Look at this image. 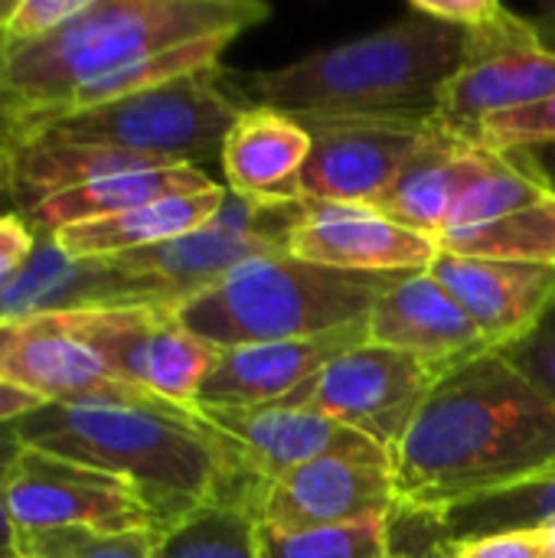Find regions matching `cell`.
Masks as SVG:
<instances>
[{
	"label": "cell",
	"mask_w": 555,
	"mask_h": 558,
	"mask_svg": "<svg viewBox=\"0 0 555 558\" xmlns=\"http://www.w3.org/2000/svg\"><path fill=\"white\" fill-rule=\"evenodd\" d=\"M555 461V402L500 353L448 369L389 454L396 507L445 517L514 490Z\"/></svg>",
	"instance_id": "1"
},
{
	"label": "cell",
	"mask_w": 555,
	"mask_h": 558,
	"mask_svg": "<svg viewBox=\"0 0 555 558\" xmlns=\"http://www.w3.org/2000/svg\"><path fill=\"white\" fill-rule=\"evenodd\" d=\"M468 29L409 3L376 33L314 49L278 69L226 72L245 105L311 114L435 118L445 82L461 69Z\"/></svg>",
	"instance_id": "2"
},
{
	"label": "cell",
	"mask_w": 555,
	"mask_h": 558,
	"mask_svg": "<svg viewBox=\"0 0 555 558\" xmlns=\"http://www.w3.org/2000/svg\"><path fill=\"white\" fill-rule=\"evenodd\" d=\"M268 13L258 0H88L52 36L10 49L3 92L33 137L65 111L82 85L190 39L239 36L268 20Z\"/></svg>",
	"instance_id": "3"
},
{
	"label": "cell",
	"mask_w": 555,
	"mask_h": 558,
	"mask_svg": "<svg viewBox=\"0 0 555 558\" xmlns=\"http://www.w3.org/2000/svg\"><path fill=\"white\" fill-rule=\"evenodd\" d=\"M26 448L128 481L160 530L216 500L222 458L196 409L180 405H43L20 418Z\"/></svg>",
	"instance_id": "4"
},
{
	"label": "cell",
	"mask_w": 555,
	"mask_h": 558,
	"mask_svg": "<svg viewBox=\"0 0 555 558\" xmlns=\"http://www.w3.org/2000/svg\"><path fill=\"white\" fill-rule=\"evenodd\" d=\"M399 275H360L265 255L239 265L203 294L173 307L177 320L216 350L327 337L366 324Z\"/></svg>",
	"instance_id": "5"
},
{
	"label": "cell",
	"mask_w": 555,
	"mask_h": 558,
	"mask_svg": "<svg viewBox=\"0 0 555 558\" xmlns=\"http://www.w3.org/2000/svg\"><path fill=\"white\" fill-rule=\"evenodd\" d=\"M249 105L236 95L226 69H206L108 105L69 111L43 124L33 137L65 144H98L141 154L160 163L196 167L222 154L236 118Z\"/></svg>",
	"instance_id": "6"
},
{
	"label": "cell",
	"mask_w": 555,
	"mask_h": 558,
	"mask_svg": "<svg viewBox=\"0 0 555 558\" xmlns=\"http://www.w3.org/2000/svg\"><path fill=\"white\" fill-rule=\"evenodd\" d=\"M222 458V484L216 500L245 504V497L304 464L324 458L389 464V454L360 432L304 409H196Z\"/></svg>",
	"instance_id": "7"
},
{
	"label": "cell",
	"mask_w": 555,
	"mask_h": 558,
	"mask_svg": "<svg viewBox=\"0 0 555 558\" xmlns=\"http://www.w3.org/2000/svg\"><path fill=\"white\" fill-rule=\"evenodd\" d=\"M304 219V199L258 203L226 193L222 209L200 229L131 255H114L131 275L150 281L167 307L203 294L252 258L288 255Z\"/></svg>",
	"instance_id": "8"
},
{
	"label": "cell",
	"mask_w": 555,
	"mask_h": 558,
	"mask_svg": "<svg viewBox=\"0 0 555 558\" xmlns=\"http://www.w3.org/2000/svg\"><path fill=\"white\" fill-rule=\"evenodd\" d=\"M445 373V366L366 340L275 405L327 415L393 454Z\"/></svg>",
	"instance_id": "9"
},
{
	"label": "cell",
	"mask_w": 555,
	"mask_h": 558,
	"mask_svg": "<svg viewBox=\"0 0 555 558\" xmlns=\"http://www.w3.org/2000/svg\"><path fill=\"white\" fill-rule=\"evenodd\" d=\"M555 95V52L543 46L533 20L504 3L474 29L461 69L445 82L435 121L474 141L491 114L517 111Z\"/></svg>",
	"instance_id": "10"
},
{
	"label": "cell",
	"mask_w": 555,
	"mask_h": 558,
	"mask_svg": "<svg viewBox=\"0 0 555 558\" xmlns=\"http://www.w3.org/2000/svg\"><path fill=\"white\" fill-rule=\"evenodd\" d=\"M311 137L298 196L304 203L373 206L415 150L435 134V118L311 114L298 118Z\"/></svg>",
	"instance_id": "11"
},
{
	"label": "cell",
	"mask_w": 555,
	"mask_h": 558,
	"mask_svg": "<svg viewBox=\"0 0 555 558\" xmlns=\"http://www.w3.org/2000/svg\"><path fill=\"white\" fill-rule=\"evenodd\" d=\"M65 314L82 340L95 347L118 376L180 409H193L196 392L219 356L216 347L190 333L173 307L164 304L88 307Z\"/></svg>",
	"instance_id": "12"
},
{
	"label": "cell",
	"mask_w": 555,
	"mask_h": 558,
	"mask_svg": "<svg viewBox=\"0 0 555 558\" xmlns=\"http://www.w3.org/2000/svg\"><path fill=\"white\" fill-rule=\"evenodd\" d=\"M438 252L555 268V190L527 154H507L451 213Z\"/></svg>",
	"instance_id": "13"
},
{
	"label": "cell",
	"mask_w": 555,
	"mask_h": 558,
	"mask_svg": "<svg viewBox=\"0 0 555 558\" xmlns=\"http://www.w3.org/2000/svg\"><path fill=\"white\" fill-rule=\"evenodd\" d=\"M7 510L16 533L43 530H157L141 494L105 471L65 461L39 448H20L7 477Z\"/></svg>",
	"instance_id": "14"
},
{
	"label": "cell",
	"mask_w": 555,
	"mask_h": 558,
	"mask_svg": "<svg viewBox=\"0 0 555 558\" xmlns=\"http://www.w3.org/2000/svg\"><path fill=\"white\" fill-rule=\"evenodd\" d=\"M0 376L46 405H170L118 376L65 311L0 324Z\"/></svg>",
	"instance_id": "15"
},
{
	"label": "cell",
	"mask_w": 555,
	"mask_h": 558,
	"mask_svg": "<svg viewBox=\"0 0 555 558\" xmlns=\"http://www.w3.org/2000/svg\"><path fill=\"white\" fill-rule=\"evenodd\" d=\"M242 510H249L258 526L278 530H321L383 517L396 510L393 468L373 461L324 458L255 487Z\"/></svg>",
	"instance_id": "16"
},
{
	"label": "cell",
	"mask_w": 555,
	"mask_h": 558,
	"mask_svg": "<svg viewBox=\"0 0 555 558\" xmlns=\"http://www.w3.org/2000/svg\"><path fill=\"white\" fill-rule=\"evenodd\" d=\"M288 255L337 271L412 275L429 271L438 242L363 203H304Z\"/></svg>",
	"instance_id": "17"
},
{
	"label": "cell",
	"mask_w": 555,
	"mask_h": 558,
	"mask_svg": "<svg viewBox=\"0 0 555 558\" xmlns=\"http://www.w3.org/2000/svg\"><path fill=\"white\" fill-rule=\"evenodd\" d=\"M429 275L461 304L491 350L527 340L555 307V268L438 252Z\"/></svg>",
	"instance_id": "18"
},
{
	"label": "cell",
	"mask_w": 555,
	"mask_h": 558,
	"mask_svg": "<svg viewBox=\"0 0 555 558\" xmlns=\"http://www.w3.org/2000/svg\"><path fill=\"white\" fill-rule=\"evenodd\" d=\"M366 343V324L285 343H255L219 350L213 369L206 373L193 409H255L275 405L285 396L311 383L340 353Z\"/></svg>",
	"instance_id": "19"
},
{
	"label": "cell",
	"mask_w": 555,
	"mask_h": 558,
	"mask_svg": "<svg viewBox=\"0 0 555 558\" xmlns=\"http://www.w3.org/2000/svg\"><path fill=\"white\" fill-rule=\"evenodd\" d=\"M366 340L445 369L491 353L474 320L429 271L399 275L383 291L366 317Z\"/></svg>",
	"instance_id": "20"
},
{
	"label": "cell",
	"mask_w": 555,
	"mask_h": 558,
	"mask_svg": "<svg viewBox=\"0 0 555 558\" xmlns=\"http://www.w3.org/2000/svg\"><path fill=\"white\" fill-rule=\"evenodd\" d=\"M507 154L487 150L474 141L451 134L445 124L415 150V157L396 173L386 193L373 203L393 222L438 239L458 203L487 180Z\"/></svg>",
	"instance_id": "21"
},
{
	"label": "cell",
	"mask_w": 555,
	"mask_h": 558,
	"mask_svg": "<svg viewBox=\"0 0 555 558\" xmlns=\"http://www.w3.org/2000/svg\"><path fill=\"white\" fill-rule=\"evenodd\" d=\"M307 154L311 137L294 114L265 105H249L236 118L219 154L226 190L258 203L301 199L298 183Z\"/></svg>",
	"instance_id": "22"
},
{
	"label": "cell",
	"mask_w": 555,
	"mask_h": 558,
	"mask_svg": "<svg viewBox=\"0 0 555 558\" xmlns=\"http://www.w3.org/2000/svg\"><path fill=\"white\" fill-rule=\"evenodd\" d=\"M226 193L229 190L222 183H213L206 190L164 196V199H154L147 206H137V209H128V213H118L108 219L69 226V229L56 232L52 239L72 258L131 255V252L154 248V245L173 242V239L200 229L222 209Z\"/></svg>",
	"instance_id": "23"
},
{
	"label": "cell",
	"mask_w": 555,
	"mask_h": 558,
	"mask_svg": "<svg viewBox=\"0 0 555 558\" xmlns=\"http://www.w3.org/2000/svg\"><path fill=\"white\" fill-rule=\"evenodd\" d=\"M206 186H213V180L200 167H186V163L128 170V173H111V177L72 186L65 193H56V196L23 209L20 216L26 219V226L36 235H56L69 226L108 219V216L147 206L154 199L193 193V190H206Z\"/></svg>",
	"instance_id": "24"
},
{
	"label": "cell",
	"mask_w": 555,
	"mask_h": 558,
	"mask_svg": "<svg viewBox=\"0 0 555 558\" xmlns=\"http://www.w3.org/2000/svg\"><path fill=\"white\" fill-rule=\"evenodd\" d=\"M232 39H236V33H216V36L190 39L183 46H170L164 52H150V56L137 59L131 65H121V69H114L108 75L82 85L69 98L62 114L82 111V108H95V105H108V101H118V98H128V95H137V92H147V88H157V85H167V82H177V78L216 69L222 52H226V46Z\"/></svg>",
	"instance_id": "25"
},
{
	"label": "cell",
	"mask_w": 555,
	"mask_h": 558,
	"mask_svg": "<svg viewBox=\"0 0 555 558\" xmlns=\"http://www.w3.org/2000/svg\"><path fill=\"white\" fill-rule=\"evenodd\" d=\"M157 558H262L258 520L229 500H209L160 530Z\"/></svg>",
	"instance_id": "26"
},
{
	"label": "cell",
	"mask_w": 555,
	"mask_h": 558,
	"mask_svg": "<svg viewBox=\"0 0 555 558\" xmlns=\"http://www.w3.org/2000/svg\"><path fill=\"white\" fill-rule=\"evenodd\" d=\"M555 517V461L533 481L504 490L497 497L468 504L461 510H451L438 517V530L451 543L494 536V533H514V530H536Z\"/></svg>",
	"instance_id": "27"
},
{
	"label": "cell",
	"mask_w": 555,
	"mask_h": 558,
	"mask_svg": "<svg viewBox=\"0 0 555 558\" xmlns=\"http://www.w3.org/2000/svg\"><path fill=\"white\" fill-rule=\"evenodd\" d=\"M389 523L393 513L321 530L258 526V549L262 558H393Z\"/></svg>",
	"instance_id": "28"
},
{
	"label": "cell",
	"mask_w": 555,
	"mask_h": 558,
	"mask_svg": "<svg viewBox=\"0 0 555 558\" xmlns=\"http://www.w3.org/2000/svg\"><path fill=\"white\" fill-rule=\"evenodd\" d=\"M157 530H43L16 533V556L29 558H157Z\"/></svg>",
	"instance_id": "29"
},
{
	"label": "cell",
	"mask_w": 555,
	"mask_h": 558,
	"mask_svg": "<svg viewBox=\"0 0 555 558\" xmlns=\"http://www.w3.org/2000/svg\"><path fill=\"white\" fill-rule=\"evenodd\" d=\"M478 144L497 154H520L555 144V95L517 111L491 114L478 131Z\"/></svg>",
	"instance_id": "30"
},
{
	"label": "cell",
	"mask_w": 555,
	"mask_h": 558,
	"mask_svg": "<svg viewBox=\"0 0 555 558\" xmlns=\"http://www.w3.org/2000/svg\"><path fill=\"white\" fill-rule=\"evenodd\" d=\"M85 7H88V0H16V7L3 20L10 49L52 36L69 20H75Z\"/></svg>",
	"instance_id": "31"
},
{
	"label": "cell",
	"mask_w": 555,
	"mask_h": 558,
	"mask_svg": "<svg viewBox=\"0 0 555 558\" xmlns=\"http://www.w3.org/2000/svg\"><path fill=\"white\" fill-rule=\"evenodd\" d=\"M389 549L393 558H461L455 543L442 536L435 517L393 510L389 523Z\"/></svg>",
	"instance_id": "32"
},
{
	"label": "cell",
	"mask_w": 555,
	"mask_h": 558,
	"mask_svg": "<svg viewBox=\"0 0 555 558\" xmlns=\"http://www.w3.org/2000/svg\"><path fill=\"white\" fill-rule=\"evenodd\" d=\"M500 353L520 369V376H527V383H533L550 402H555V307L527 340Z\"/></svg>",
	"instance_id": "33"
},
{
	"label": "cell",
	"mask_w": 555,
	"mask_h": 558,
	"mask_svg": "<svg viewBox=\"0 0 555 558\" xmlns=\"http://www.w3.org/2000/svg\"><path fill=\"white\" fill-rule=\"evenodd\" d=\"M461 558H550L540 530H514L455 543Z\"/></svg>",
	"instance_id": "34"
},
{
	"label": "cell",
	"mask_w": 555,
	"mask_h": 558,
	"mask_svg": "<svg viewBox=\"0 0 555 558\" xmlns=\"http://www.w3.org/2000/svg\"><path fill=\"white\" fill-rule=\"evenodd\" d=\"M7 62H10V39H7V33H3V23H0V160H3V163H7V160L13 157V150L23 147L26 137H29L20 108H16V105L10 101V95L3 92Z\"/></svg>",
	"instance_id": "35"
},
{
	"label": "cell",
	"mask_w": 555,
	"mask_h": 558,
	"mask_svg": "<svg viewBox=\"0 0 555 558\" xmlns=\"http://www.w3.org/2000/svg\"><path fill=\"white\" fill-rule=\"evenodd\" d=\"M20 448H23V441L16 438V428L3 425L0 428V558H16V530H13V520L7 510V477H10V468H13Z\"/></svg>",
	"instance_id": "36"
},
{
	"label": "cell",
	"mask_w": 555,
	"mask_h": 558,
	"mask_svg": "<svg viewBox=\"0 0 555 558\" xmlns=\"http://www.w3.org/2000/svg\"><path fill=\"white\" fill-rule=\"evenodd\" d=\"M412 7L461 29H474L497 10V0H412Z\"/></svg>",
	"instance_id": "37"
},
{
	"label": "cell",
	"mask_w": 555,
	"mask_h": 558,
	"mask_svg": "<svg viewBox=\"0 0 555 558\" xmlns=\"http://www.w3.org/2000/svg\"><path fill=\"white\" fill-rule=\"evenodd\" d=\"M43 405H46V402H43L39 396L26 392V389H20L16 383H10V379L0 376V428H3V425H16L20 418L39 412Z\"/></svg>",
	"instance_id": "38"
},
{
	"label": "cell",
	"mask_w": 555,
	"mask_h": 558,
	"mask_svg": "<svg viewBox=\"0 0 555 558\" xmlns=\"http://www.w3.org/2000/svg\"><path fill=\"white\" fill-rule=\"evenodd\" d=\"M530 157V163L550 180V186L555 190V144H546V147H533V150H520Z\"/></svg>",
	"instance_id": "39"
},
{
	"label": "cell",
	"mask_w": 555,
	"mask_h": 558,
	"mask_svg": "<svg viewBox=\"0 0 555 558\" xmlns=\"http://www.w3.org/2000/svg\"><path fill=\"white\" fill-rule=\"evenodd\" d=\"M533 26H536V29H555V3H543V7H540Z\"/></svg>",
	"instance_id": "40"
},
{
	"label": "cell",
	"mask_w": 555,
	"mask_h": 558,
	"mask_svg": "<svg viewBox=\"0 0 555 558\" xmlns=\"http://www.w3.org/2000/svg\"><path fill=\"white\" fill-rule=\"evenodd\" d=\"M540 533H543V546H546V556L555 558V517L550 523H543V526H536Z\"/></svg>",
	"instance_id": "41"
},
{
	"label": "cell",
	"mask_w": 555,
	"mask_h": 558,
	"mask_svg": "<svg viewBox=\"0 0 555 558\" xmlns=\"http://www.w3.org/2000/svg\"><path fill=\"white\" fill-rule=\"evenodd\" d=\"M536 33H540V39H543V46L555 52V29H536Z\"/></svg>",
	"instance_id": "42"
},
{
	"label": "cell",
	"mask_w": 555,
	"mask_h": 558,
	"mask_svg": "<svg viewBox=\"0 0 555 558\" xmlns=\"http://www.w3.org/2000/svg\"><path fill=\"white\" fill-rule=\"evenodd\" d=\"M13 7H16V0H0V23L10 16V10H13Z\"/></svg>",
	"instance_id": "43"
},
{
	"label": "cell",
	"mask_w": 555,
	"mask_h": 558,
	"mask_svg": "<svg viewBox=\"0 0 555 558\" xmlns=\"http://www.w3.org/2000/svg\"><path fill=\"white\" fill-rule=\"evenodd\" d=\"M10 196H7V180H0V203H7Z\"/></svg>",
	"instance_id": "44"
},
{
	"label": "cell",
	"mask_w": 555,
	"mask_h": 558,
	"mask_svg": "<svg viewBox=\"0 0 555 558\" xmlns=\"http://www.w3.org/2000/svg\"><path fill=\"white\" fill-rule=\"evenodd\" d=\"M0 180H7V163L0 160Z\"/></svg>",
	"instance_id": "45"
},
{
	"label": "cell",
	"mask_w": 555,
	"mask_h": 558,
	"mask_svg": "<svg viewBox=\"0 0 555 558\" xmlns=\"http://www.w3.org/2000/svg\"><path fill=\"white\" fill-rule=\"evenodd\" d=\"M16 558H29V556H16Z\"/></svg>",
	"instance_id": "46"
}]
</instances>
